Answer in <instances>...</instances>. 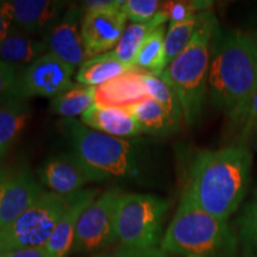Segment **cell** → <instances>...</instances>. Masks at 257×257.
Listing matches in <instances>:
<instances>
[{
    "label": "cell",
    "instance_id": "cell-1",
    "mask_svg": "<svg viewBox=\"0 0 257 257\" xmlns=\"http://www.w3.org/2000/svg\"><path fill=\"white\" fill-rule=\"evenodd\" d=\"M251 163V153L242 144L200 150L192 160L184 193L202 211L227 220L245 198Z\"/></svg>",
    "mask_w": 257,
    "mask_h": 257
},
{
    "label": "cell",
    "instance_id": "cell-2",
    "mask_svg": "<svg viewBox=\"0 0 257 257\" xmlns=\"http://www.w3.org/2000/svg\"><path fill=\"white\" fill-rule=\"evenodd\" d=\"M257 89L255 32L218 30L212 42L208 96L218 111L229 117Z\"/></svg>",
    "mask_w": 257,
    "mask_h": 257
},
{
    "label": "cell",
    "instance_id": "cell-3",
    "mask_svg": "<svg viewBox=\"0 0 257 257\" xmlns=\"http://www.w3.org/2000/svg\"><path fill=\"white\" fill-rule=\"evenodd\" d=\"M219 28L212 10L198 16V25L187 48L161 74L174 89L181 105L184 120L192 127L200 120L208 94L212 42Z\"/></svg>",
    "mask_w": 257,
    "mask_h": 257
},
{
    "label": "cell",
    "instance_id": "cell-4",
    "mask_svg": "<svg viewBox=\"0 0 257 257\" xmlns=\"http://www.w3.org/2000/svg\"><path fill=\"white\" fill-rule=\"evenodd\" d=\"M239 239L227 220L202 211L182 192L161 250L184 257H237Z\"/></svg>",
    "mask_w": 257,
    "mask_h": 257
},
{
    "label": "cell",
    "instance_id": "cell-5",
    "mask_svg": "<svg viewBox=\"0 0 257 257\" xmlns=\"http://www.w3.org/2000/svg\"><path fill=\"white\" fill-rule=\"evenodd\" d=\"M63 128L73 152L102 179L135 178L140 173V149L136 140L98 133L78 119H64Z\"/></svg>",
    "mask_w": 257,
    "mask_h": 257
},
{
    "label": "cell",
    "instance_id": "cell-6",
    "mask_svg": "<svg viewBox=\"0 0 257 257\" xmlns=\"http://www.w3.org/2000/svg\"><path fill=\"white\" fill-rule=\"evenodd\" d=\"M170 201L153 194L124 193L115 214V243L133 249H161Z\"/></svg>",
    "mask_w": 257,
    "mask_h": 257
},
{
    "label": "cell",
    "instance_id": "cell-7",
    "mask_svg": "<svg viewBox=\"0 0 257 257\" xmlns=\"http://www.w3.org/2000/svg\"><path fill=\"white\" fill-rule=\"evenodd\" d=\"M68 199L44 192L22 216L0 229V253L46 245Z\"/></svg>",
    "mask_w": 257,
    "mask_h": 257
},
{
    "label": "cell",
    "instance_id": "cell-8",
    "mask_svg": "<svg viewBox=\"0 0 257 257\" xmlns=\"http://www.w3.org/2000/svg\"><path fill=\"white\" fill-rule=\"evenodd\" d=\"M123 194L119 187L108 188L86 208L76 227L72 252L98 251L115 243V214Z\"/></svg>",
    "mask_w": 257,
    "mask_h": 257
},
{
    "label": "cell",
    "instance_id": "cell-9",
    "mask_svg": "<svg viewBox=\"0 0 257 257\" xmlns=\"http://www.w3.org/2000/svg\"><path fill=\"white\" fill-rule=\"evenodd\" d=\"M75 67L47 53L18 73L16 98H55L74 85Z\"/></svg>",
    "mask_w": 257,
    "mask_h": 257
},
{
    "label": "cell",
    "instance_id": "cell-10",
    "mask_svg": "<svg viewBox=\"0 0 257 257\" xmlns=\"http://www.w3.org/2000/svg\"><path fill=\"white\" fill-rule=\"evenodd\" d=\"M38 180L47 191L70 197L89 184L104 179L86 165L75 153H64L51 157L37 170Z\"/></svg>",
    "mask_w": 257,
    "mask_h": 257
},
{
    "label": "cell",
    "instance_id": "cell-11",
    "mask_svg": "<svg viewBox=\"0 0 257 257\" xmlns=\"http://www.w3.org/2000/svg\"><path fill=\"white\" fill-rule=\"evenodd\" d=\"M46 191L25 167L0 169V229L22 216Z\"/></svg>",
    "mask_w": 257,
    "mask_h": 257
},
{
    "label": "cell",
    "instance_id": "cell-12",
    "mask_svg": "<svg viewBox=\"0 0 257 257\" xmlns=\"http://www.w3.org/2000/svg\"><path fill=\"white\" fill-rule=\"evenodd\" d=\"M126 22L123 5L94 11L83 10L81 35L86 60L113 50L126 28Z\"/></svg>",
    "mask_w": 257,
    "mask_h": 257
},
{
    "label": "cell",
    "instance_id": "cell-13",
    "mask_svg": "<svg viewBox=\"0 0 257 257\" xmlns=\"http://www.w3.org/2000/svg\"><path fill=\"white\" fill-rule=\"evenodd\" d=\"M82 17V6H70L43 38L48 47V53L75 68L86 61L81 35Z\"/></svg>",
    "mask_w": 257,
    "mask_h": 257
},
{
    "label": "cell",
    "instance_id": "cell-14",
    "mask_svg": "<svg viewBox=\"0 0 257 257\" xmlns=\"http://www.w3.org/2000/svg\"><path fill=\"white\" fill-rule=\"evenodd\" d=\"M100 195L98 188H85L70 195L57 221L55 229L48 240L46 249L53 257H67L72 252L76 227L82 213Z\"/></svg>",
    "mask_w": 257,
    "mask_h": 257
},
{
    "label": "cell",
    "instance_id": "cell-15",
    "mask_svg": "<svg viewBox=\"0 0 257 257\" xmlns=\"http://www.w3.org/2000/svg\"><path fill=\"white\" fill-rule=\"evenodd\" d=\"M146 72L133 68L95 87V105L126 108L149 98L144 83Z\"/></svg>",
    "mask_w": 257,
    "mask_h": 257
},
{
    "label": "cell",
    "instance_id": "cell-16",
    "mask_svg": "<svg viewBox=\"0 0 257 257\" xmlns=\"http://www.w3.org/2000/svg\"><path fill=\"white\" fill-rule=\"evenodd\" d=\"M64 2L57 0H12L14 24L30 35L47 34L66 11Z\"/></svg>",
    "mask_w": 257,
    "mask_h": 257
},
{
    "label": "cell",
    "instance_id": "cell-17",
    "mask_svg": "<svg viewBox=\"0 0 257 257\" xmlns=\"http://www.w3.org/2000/svg\"><path fill=\"white\" fill-rule=\"evenodd\" d=\"M80 121L98 133L125 140L143 134L135 118L124 108L94 105L81 115Z\"/></svg>",
    "mask_w": 257,
    "mask_h": 257
},
{
    "label": "cell",
    "instance_id": "cell-18",
    "mask_svg": "<svg viewBox=\"0 0 257 257\" xmlns=\"http://www.w3.org/2000/svg\"><path fill=\"white\" fill-rule=\"evenodd\" d=\"M48 53L44 40L35 38L16 27L11 28L9 35L0 44V60L12 64H31Z\"/></svg>",
    "mask_w": 257,
    "mask_h": 257
},
{
    "label": "cell",
    "instance_id": "cell-19",
    "mask_svg": "<svg viewBox=\"0 0 257 257\" xmlns=\"http://www.w3.org/2000/svg\"><path fill=\"white\" fill-rule=\"evenodd\" d=\"M31 117L27 100L11 99L0 105V161L4 160Z\"/></svg>",
    "mask_w": 257,
    "mask_h": 257
},
{
    "label": "cell",
    "instance_id": "cell-20",
    "mask_svg": "<svg viewBox=\"0 0 257 257\" xmlns=\"http://www.w3.org/2000/svg\"><path fill=\"white\" fill-rule=\"evenodd\" d=\"M124 110L133 115L143 134L162 137L169 136L180 128L166 108L152 98L143 99Z\"/></svg>",
    "mask_w": 257,
    "mask_h": 257
},
{
    "label": "cell",
    "instance_id": "cell-21",
    "mask_svg": "<svg viewBox=\"0 0 257 257\" xmlns=\"http://www.w3.org/2000/svg\"><path fill=\"white\" fill-rule=\"evenodd\" d=\"M167 22H169L168 17L166 12L161 9V11L154 17L153 21L143 24L128 25L125 28L119 42L111 53L121 63L128 67H134V61L148 35L161 25H166Z\"/></svg>",
    "mask_w": 257,
    "mask_h": 257
},
{
    "label": "cell",
    "instance_id": "cell-22",
    "mask_svg": "<svg viewBox=\"0 0 257 257\" xmlns=\"http://www.w3.org/2000/svg\"><path fill=\"white\" fill-rule=\"evenodd\" d=\"M133 68L135 67H128L115 59V56L110 51L86 60L79 67L75 79L81 85L96 87Z\"/></svg>",
    "mask_w": 257,
    "mask_h": 257
},
{
    "label": "cell",
    "instance_id": "cell-23",
    "mask_svg": "<svg viewBox=\"0 0 257 257\" xmlns=\"http://www.w3.org/2000/svg\"><path fill=\"white\" fill-rule=\"evenodd\" d=\"M94 105L95 87L74 83L67 91L51 99L50 111L66 119H73L78 115L81 117Z\"/></svg>",
    "mask_w": 257,
    "mask_h": 257
},
{
    "label": "cell",
    "instance_id": "cell-24",
    "mask_svg": "<svg viewBox=\"0 0 257 257\" xmlns=\"http://www.w3.org/2000/svg\"><path fill=\"white\" fill-rule=\"evenodd\" d=\"M166 25H161L148 35L134 61V67L160 76L167 68L165 57Z\"/></svg>",
    "mask_w": 257,
    "mask_h": 257
},
{
    "label": "cell",
    "instance_id": "cell-25",
    "mask_svg": "<svg viewBox=\"0 0 257 257\" xmlns=\"http://www.w3.org/2000/svg\"><path fill=\"white\" fill-rule=\"evenodd\" d=\"M226 118L230 133L233 136L232 144L245 146L257 135V89L238 111Z\"/></svg>",
    "mask_w": 257,
    "mask_h": 257
},
{
    "label": "cell",
    "instance_id": "cell-26",
    "mask_svg": "<svg viewBox=\"0 0 257 257\" xmlns=\"http://www.w3.org/2000/svg\"><path fill=\"white\" fill-rule=\"evenodd\" d=\"M144 83H146L149 98L154 99L161 106H163L170 114L172 119L180 126L184 119V114H182L181 105H180L179 98L174 89L170 87L161 76L153 75L149 73L144 74Z\"/></svg>",
    "mask_w": 257,
    "mask_h": 257
},
{
    "label": "cell",
    "instance_id": "cell-27",
    "mask_svg": "<svg viewBox=\"0 0 257 257\" xmlns=\"http://www.w3.org/2000/svg\"><path fill=\"white\" fill-rule=\"evenodd\" d=\"M198 16L185 19L182 22L169 23L165 37V57L167 67L187 48L193 35H194L195 29H197Z\"/></svg>",
    "mask_w": 257,
    "mask_h": 257
},
{
    "label": "cell",
    "instance_id": "cell-28",
    "mask_svg": "<svg viewBox=\"0 0 257 257\" xmlns=\"http://www.w3.org/2000/svg\"><path fill=\"white\" fill-rule=\"evenodd\" d=\"M238 239L242 248H246L257 256V189L246 202L237 219Z\"/></svg>",
    "mask_w": 257,
    "mask_h": 257
},
{
    "label": "cell",
    "instance_id": "cell-29",
    "mask_svg": "<svg viewBox=\"0 0 257 257\" xmlns=\"http://www.w3.org/2000/svg\"><path fill=\"white\" fill-rule=\"evenodd\" d=\"M162 9V3L159 0H125L123 11L127 21L133 24H143L153 21L154 17Z\"/></svg>",
    "mask_w": 257,
    "mask_h": 257
},
{
    "label": "cell",
    "instance_id": "cell-30",
    "mask_svg": "<svg viewBox=\"0 0 257 257\" xmlns=\"http://www.w3.org/2000/svg\"><path fill=\"white\" fill-rule=\"evenodd\" d=\"M211 2H168L162 5L169 23L182 22L185 19L195 17L201 12L211 10Z\"/></svg>",
    "mask_w": 257,
    "mask_h": 257
},
{
    "label": "cell",
    "instance_id": "cell-31",
    "mask_svg": "<svg viewBox=\"0 0 257 257\" xmlns=\"http://www.w3.org/2000/svg\"><path fill=\"white\" fill-rule=\"evenodd\" d=\"M17 79L16 67L0 60V105L16 98Z\"/></svg>",
    "mask_w": 257,
    "mask_h": 257
},
{
    "label": "cell",
    "instance_id": "cell-32",
    "mask_svg": "<svg viewBox=\"0 0 257 257\" xmlns=\"http://www.w3.org/2000/svg\"><path fill=\"white\" fill-rule=\"evenodd\" d=\"M92 257H169L168 253L162 251L161 249L142 250L118 246L117 249L108 252H100Z\"/></svg>",
    "mask_w": 257,
    "mask_h": 257
},
{
    "label": "cell",
    "instance_id": "cell-33",
    "mask_svg": "<svg viewBox=\"0 0 257 257\" xmlns=\"http://www.w3.org/2000/svg\"><path fill=\"white\" fill-rule=\"evenodd\" d=\"M12 27H14V15L10 2L0 0V44L8 36Z\"/></svg>",
    "mask_w": 257,
    "mask_h": 257
},
{
    "label": "cell",
    "instance_id": "cell-34",
    "mask_svg": "<svg viewBox=\"0 0 257 257\" xmlns=\"http://www.w3.org/2000/svg\"><path fill=\"white\" fill-rule=\"evenodd\" d=\"M0 257H53L48 252L46 246H38V248H29L16 250L5 253H0Z\"/></svg>",
    "mask_w": 257,
    "mask_h": 257
},
{
    "label": "cell",
    "instance_id": "cell-35",
    "mask_svg": "<svg viewBox=\"0 0 257 257\" xmlns=\"http://www.w3.org/2000/svg\"><path fill=\"white\" fill-rule=\"evenodd\" d=\"M243 257H257V256L251 251V250L243 248Z\"/></svg>",
    "mask_w": 257,
    "mask_h": 257
},
{
    "label": "cell",
    "instance_id": "cell-36",
    "mask_svg": "<svg viewBox=\"0 0 257 257\" xmlns=\"http://www.w3.org/2000/svg\"><path fill=\"white\" fill-rule=\"evenodd\" d=\"M255 36H256V43H257V32H255Z\"/></svg>",
    "mask_w": 257,
    "mask_h": 257
}]
</instances>
